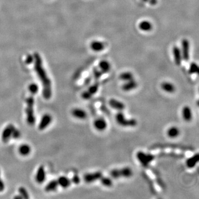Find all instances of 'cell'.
<instances>
[{
    "mask_svg": "<svg viewBox=\"0 0 199 199\" xmlns=\"http://www.w3.org/2000/svg\"><path fill=\"white\" fill-rule=\"evenodd\" d=\"M103 74L97 68H94L93 69V75L96 80H98Z\"/></svg>",
    "mask_w": 199,
    "mask_h": 199,
    "instance_id": "obj_30",
    "label": "cell"
},
{
    "mask_svg": "<svg viewBox=\"0 0 199 199\" xmlns=\"http://www.w3.org/2000/svg\"><path fill=\"white\" fill-rule=\"evenodd\" d=\"M34 69L36 72L40 79L43 85V96L45 99L48 100L51 96V84L50 79L46 74V70L43 67L42 60L39 54H34Z\"/></svg>",
    "mask_w": 199,
    "mask_h": 199,
    "instance_id": "obj_1",
    "label": "cell"
},
{
    "mask_svg": "<svg viewBox=\"0 0 199 199\" xmlns=\"http://www.w3.org/2000/svg\"><path fill=\"white\" fill-rule=\"evenodd\" d=\"M98 89H99V84L95 83V84H92V85L89 87L87 90L93 96L97 93L98 90Z\"/></svg>",
    "mask_w": 199,
    "mask_h": 199,
    "instance_id": "obj_28",
    "label": "cell"
},
{
    "mask_svg": "<svg viewBox=\"0 0 199 199\" xmlns=\"http://www.w3.org/2000/svg\"><path fill=\"white\" fill-rule=\"evenodd\" d=\"M199 161V155L198 153H196L193 156L189 157L186 162L185 165L187 168L189 169L194 168V167L198 164Z\"/></svg>",
    "mask_w": 199,
    "mask_h": 199,
    "instance_id": "obj_17",
    "label": "cell"
},
{
    "mask_svg": "<svg viewBox=\"0 0 199 199\" xmlns=\"http://www.w3.org/2000/svg\"><path fill=\"white\" fill-rule=\"evenodd\" d=\"M120 79L122 82H126L131 80L134 79L133 74L131 72H123L120 75Z\"/></svg>",
    "mask_w": 199,
    "mask_h": 199,
    "instance_id": "obj_26",
    "label": "cell"
},
{
    "mask_svg": "<svg viewBox=\"0 0 199 199\" xmlns=\"http://www.w3.org/2000/svg\"><path fill=\"white\" fill-rule=\"evenodd\" d=\"M15 129V127L13 124H10L4 129L2 133V140L4 143H7L10 139Z\"/></svg>",
    "mask_w": 199,
    "mask_h": 199,
    "instance_id": "obj_8",
    "label": "cell"
},
{
    "mask_svg": "<svg viewBox=\"0 0 199 199\" xmlns=\"http://www.w3.org/2000/svg\"><path fill=\"white\" fill-rule=\"evenodd\" d=\"M59 186H60L63 188H68L72 184L71 180L69 179L66 176H62L59 178V179L57 180Z\"/></svg>",
    "mask_w": 199,
    "mask_h": 199,
    "instance_id": "obj_23",
    "label": "cell"
},
{
    "mask_svg": "<svg viewBox=\"0 0 199 199\" xmlns=\"http://www.w3.org/2000/svg\"><path fill=\"white\" fill-rule=\"evenodd\" d=\"M93 127L98 132H102L107 129L108 123L105 118L99 117L94 121Z\"/></svg>",
    "mask_w": 199,
    "mask_h": 199,
    "instance_id": "obj_5",
    "label": "cell"
},
{
    "mask_svg": "<svg viewBox=\"0 0 199 199\" xmlns=\"http://www.w3.org/2000/svg\"><path fill=\"white\" fill-rule=\"evenodd\" d=\"M137 160L143 167H148L155 159V156L150 153L138 151L136 155Z\"/></svg>",
    "mask_w": 199,
    "mask_h": 199,
    "instance_id": "obj_4",
    "label": "cell"
},
{
    "mask_svg": "<svg viewBox=\"0 0 199 199\" xmlns=\"http://www.w3.org/2000/svg\"><path fill=\"white\" fill-rule=\"evenodd\" d=\"M108 105L117 111H123L126 109V105L124 102L115 98H111L108 100Z\"/></svg>",
    "mask_w": 199,
    "mask_h": 199,
    "instance_id": "obj_7",
    "label": "cell"
},
{
    "mask_svg": "<svg viewBox=\"0 0 199 199\" xmlns=\"http://www.w3.org/2000/svg\"><path fill=\"white\" fill-rule=\"evenodd\" d=\"M115 121L122 127L133 128L137 126L138 122L133 118H127L123 111H117L115 115Z\"/></svg>",
    "mask_w": 199,
    "mask_h": 199,
    "instance_id": "obj_2",
    "label": "cell"
},
{
    "mask_svg": "<svg viewBox=\"0 0 199 199\" xmlns=\"http://www.w3.org/2000/svg\"><path fill=\"white\" fill-rule=\"evenodd\" d=\"M14 199H23L22 198V196H20V195H18V196H15V198H14Z\"/></svg>",
    "mask_w": 199,
    "mask_h": 199,
    "instance_id": "obj_39",
    "label": "cell"
},
{
    "mask_svg": "<svg viewBox=\"0 0 199 199\" xmlns=\"http://www.w3.org/2000/svg\"><path fill=\"white\" fill-rule=\"evenodd\" d=\"M26 113L27 115V122L30 126L34 124L36 122V117L34 113V99L33 96H30L26 99Z\"/></svg>",
    "mask_w": 199,
    "mask_h": 199,
    "instance_id": "obj_3",
    "label": "cell"
},
{
    "mask_svg": "<svg viewBox=\"0 0 199 199\" xmlns=\"http://www.w3.org/2000/svg\"><path fill=\"white\" fill-rule=\"evenodd\" d=\"M5 189V184L4 181L0 179V192L2 191Z\"/></svg>",
    "mask_w": 199,
    "mask_h": 199,
    "instance_id": "obj_37",
    "label": "cell"
},
{
    "mask_svg": "<svg viewBox=\"0 0 199 199\" xmlns=\"http://www.w3.org/2000/svg\"><path fill=\"white\" fill-rule=\"evenodd\" d=\"M31 147L27 144L21 145L19 148V153L23 156H27L31 153Z\"/></svg>",
    "mask_w": 199,
    "mask_h": 199,
    "instance_id": "obj_27",
    "label": "cell"
},
{
    "mask_svg": "<svg viewBox=\"0 0 199 199\" xmlns=\"http://www.w3.org/2000/svg\"><path fill=\"white\" fill-rule=\"evenodd\" d=\"M160 87L163 91L168 94H173L176 91V87L170 82H163L160 85Z\"/></svg>",
    "mask_w": 199,
    "mask_h": 199,
    "instance_id": "obj_18",
    "label": "cell"
},
{
    "mask_svg": "<svg viewBox=\"0 0 199 199\" xmlns=\"http://www.w3.org/2000/svg\"><path fill=\"white\" fill-rule=\"evenodd\" d=\"M181 116L185 122H190L193 118V113L191 108L189 106H184L181 110Z\"/></svg>",
    "mask_w": 199,
    "mask_h": 199,
    "instance_id": "obj_9",
    "label": "cell"
},
{
    "mask_svg": "<svg viewBox=\"0 0 199 199\" xmlns=\"http://www.w3.org/2000/svg\"><path fill=\"white\" fill-rule=\"evenodd\" d=\"M143 1L144 2H148V1H149V0H143Z\"/></svg>",
    "mask_w": 199,
    "mask_h": 199,
    "instance_id": "obj_40",
    "label": "cell"
},
{
    "mask_svg": "<svg viewBox=\"0 0 199 199\" xmlns=\"http://www.w3.org/2000/svg\"><path fill=\"white\" fill-rule=\"evenodd\" d=\"M105 46V43L101 41H94L90 43V48L91 50L95 52H100L103 51Z\"/></svg>",
    "mask_w": 199,
    "mask_h": 199,
    "instance_id": "obj_19",
    "label": "cell"
},
{
    "mask_svg": "<svg viewBox=\"0 0 199 199\" xmlns=\"http://www.w3.org/2000/svg\"><path fill=\"white\" fill-rule=\"evenodd\" d=\"M100 182L103 186L106 188H111L113 186V179L110 176H106L102 175V177L100 179Z\"/></svg>",
    "mask_w": 199,
    "mask_h": 199,
    "instance_id": "obj_24",
    "label": "cell"
},
{
    "mask_svg": "<svg viewBox=\"0 0 199 199\" xmlns=\"http://www.w3.org/2000/svg\"><path fill=\"white\" fill-rule=\"evenodd\" d=\"M34 56H32L31 54H29L27 56L25 62H26V64H30L34 61Z\"/></svg>",
    "mask_w": 199,
    "mask_h": 199,
    "instance_id": "obj_36",
    "label": "cell"
},
{
    "mask_svg": "<svg viewBox=\"0 0 199 199\" xmlns=\"http://www.w3.org/2000/svg\"><path fill=\"white\" fill-rule=\"evenodd\" d=\"M139 28L144 32H149L153 29V25L148 20H144L139 24Z\"/></svg>",
    "mask_w": 199,
    "mask_h": 199,
    "instance_id": "obj_22",
    "label": "cell"
},
{
    "mask_svg": "<svg viewBox=\"0 0 199 199\" xmlns=\"http://www.w3.org/2000/svg\"><path fill=\"white\" fill-rule=\"evenodd\" d=\"M98 68L103 74H107L110 71L111 65L107 60H102L98 64Z\"/></svg>",
    "mask_w": 199,
    "mask_h": 199,
    "instance_id": "obj_21",
    "label": "cell"
},
{
    "mask_svg": "<svg viewBox=\"0 0 199 199\" xmlns=\"http://www.w3.org/2000/svg\"><path fill=\"white\" fill-rule=\"evenodd\" d=\"M148 2H149V4H150L151 5L154 6L157 4V3H158V0H149Z\"/></svg>",
    "mask_w": 199,
    "mask_h": 199,
    "instance_id": "obj_38",
    "label": "cell"
},
{
    "mask_svg": "<svg viewBox=\"0 0 199 199\" xmlns=\"http://www.w3.org/2000/svg\"><path fill=\"white\" fill-rule=\"evenodd\" d=\"M71 181H72V183H73L74 184H79L81 181V179L78 175L75 174L72 178Z\"/></svg>",
    "mask_w": 199,
    "mask_h": 199,
    "instance_id": "obj_35",
    "label": "cell"
},
{
    "mask_svg": "<svg viewBox=\"0 0 199 199\" xmlns=\"http://www.w3.org/2000/svg\"><path fill=\"white\" fill-rule=\"evenodd\" d=\"M0 179H1V178H0Z\"/></svg>",
    "mask_w": 199,
    "mask_h": 199,
    "instance_id": "obj_41",
    "label": "cell"
},
{
    "mask_svg": "<svg viewBox=\"0 0 199 199\" xmlns=\"http://www.w3.org/2000/svg\"><path fill=\"white\" fill-rule=\"evenodd\" d=\"M199 72V67L196 63H191L189 67V73L190 74H198Z\"/></svg>",
    "mask_w": 199,
    "mask_h": 199,
    "instance_id": "obj_29",
    "label": "cell"
},
{
    "mask_svg": "<svg viewBox=\"0 0 199 199\" xmlns=\"http://www.w3.org/2000/svg\"><path fill=\"white\" fill-rule=\"evenodd\" d=\"M59 185L58 183L57 180H51L48 184H47L45 188V190L47 192H51V191H56Z\"/></svg>",
    "mask_w": 199,
    "mask_h": 199,
    "instance_id": "obj_25",
    "label": "cell"
},
{
    "mask_svg": "<svg viewBox=\"0 0 199 199\" xmlns=\"http://www.w3.org/2000/svg\"><path fill=\"white\" fill-rule=\"evenodd\" d=\"M166 134L168 137L170 139L177 138L181 134L180 129L176 126H170L167 129Z\"/></svg>",
    "mask_w": 199,
    "mask_h": 199,
    "instance_id": "obj_12",
    "label": "cell"
},
{
    "mask_svg": "<svg viewBox=\"0 0 199 199\" xmlns=\"http://www.w3.org/2000/svg\"><path fill=\"white\" fill-rule=\"evenodd\" d=\"M52 117L49 114H45L43 116L41 121L38 125V128L39 130L42 131L46 128L51 122Z\"/></svg>",
    "mask_w": 199,
    "mask_h": 199,
    "instance_id": "obj_14",
    "label": "cell"
},
{
    "mask_svg": "<svg viewBox=\"0 0 199 199\" xmlns=\"http://www.w3.org/2000/svg\"><path fill=\"white\" fill-rule=\"evenodd\" d=\"M20 136H21V133H20V130L16 129L15 128V129H14L13 132L12 133V137L14 138V139H18V138H20Z\"/></svg>",
    "mask_w": 199,
    "mask_h": 199,
    "instance_id": "obj_34",
    "label": "cell"
},
{
    "mask_svg": "<svg viewBox=\"0 0 199 199\" xmlns=\"http://www.w3.org/2000/svg\"><path fill=\"white\" fill-rule=\"evenodd\" d=\"M103 175L102 172L100 171L95 172L93 173H89L85 174L84 175L83 179L85 183L87 184H91L95 183L97 180H99Z\"/></svg>",
    "mask_w": 199,
    "mask_h": 199,
    "instance_id": "obj_6",
    "label": "cell"
},
{
    "mask_svg": "<svg viewBox=\"0 0 199 199\" xmlns=\"http://www.w3.org/2000/svg\"><path fill=\"white\" fill-rule=\"evenodd\" d=\"M182 46V59L185 61H188L189 59V48H190V43L189 41L186 39H184L181 42Z\"/></svg>",
    "mask_w": 199,
    "mask_h": 199,
    "instance_id": "obj_13",
    "label": "cell"
},
{
    "mask_svg": "<svg viewBox=\"0 0 199 199\" xmlns=\"http://www.w3.org/2000/svg\"><path fill=\"white\" fill-rule=\"evenodd\" d=\"M119 169V175L120 178L129 179L131 178L133 175L132 169L129 167H124L122 168Z\"/></svg>",
    "mask_w": 199,
    "mask_h": 199,
    "instance_id": "obj_15",
    "label": "cell"
},
{
    "mask_svg": "<svg viewBox=\"0 0 199 199\" xmlns=\"http://www.w3.org/2000/svg\"><path fill=\"white\" fill-rule=\"evenodd\" d=\"M92 95H91L89 92L87 91V90L85 91H84V92L82 93V98L84 99V100H89L91 99V98H92Z\"/></svg>",
    "mask_w": 199,
    "mask_h": 199,
    "instance_id": "obj_33",
    "label": "cell"
},
{
    "mask_svg": "<svg viewBox=\"0 0 199 199\" xmlns=\"http://www.w3.org/2000/svg\"><path fill=\"white\" fill-rule=\"evenodd\" d=\"M18 191H19L20 195L22 196V198L23 199H27L30 198L28 193V191H27V190L25 188L20 187L18 189Z\"/></svg>",
    "mask_w": 199,
    "mask_h": 199,
    "instance_id": "obj_32",
    "label": "cell"
},
{
    "mask_svg": "<svg viewBox=\"0 0 199 199\" xmlns=\"http://www.w3.org/2000/svg\"><path fill=\"white\" fill-rule=\"evenodd\" d=\"M137 86L138 82L133 79L131 80L124 82L121 86V89L124 92H129L136 89Z\"/></svg>",
    "mask_w": 199,
    "mask_h": 199,
    "instance_id": "obj_11",
    "label": "cell"
},
{
    "mask_svg": "<svg viewBox=\"0 0 199 199\" xmlns=\"http://www.w3.org/2000/svg\"><path fill=\"white\" fill-rule=\"evenodd\" d=\"M173 54L174 61L176 65H180L182 61V55L181 51L180 49L178 46H174L173 48Z\"/></svg>",
    "mask_w": 199,
    "mask_h": 199,
    "instance_id": "obj_20",
    "label": "cell"
},
{
    "mask_svg": "<svg viewBox=\"0 0 199 199\" xmlns=\"http://www.w3.org/2000/svg\"><path fill=\"white\" fill-rule=\"evenodd\" d=\"M28 89L32 94L35 95L38 91L39 87L37 84L33 83L30 85V86L28 87Z\"/></svg>",
    "mask_w": 199,
    "mask_h": 199,
    "instance_id": "obj_31",
    "label": "cell"
},
{
    "mask_svg": "<svg viewBox=\"0 0 199 199\" xmlns=\"http://www.w3.org/2000/svg\"><path fill=\"white\" fill-rule=\"evenodd\" d=\"M72 114L74 117L81 120H85L88 117L86 111L80 108H75L72 109Z\"/></svg>",
    "mask_w": 199,
    "mask_h": 199,
    "instance_id": "obj_10",
    "label": "cell"
},
{
    "mask_svg": "<svg viewBox=\"0 0 199 199\" xmlns=\"http://www.w3.org/2000/svg\"><path fill=\"white\" fill-rule=\"evenodd\" d=\"M46 179V173L43 166H41L37 170L36 175V181L38 184H42Z\"/></svg>",
    "mask_w": 199,
    "mask_h": 199,
    "instance_id": "obj_16",
    "label": "cell"
}]
</instances>
